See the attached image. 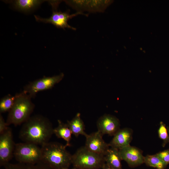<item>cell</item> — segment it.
<instances>
[{
    "mask_svg": "<svg viewBox=\"0 0 169 169\" xmlns=\"http://www.w3.org/2000/svg\"><path fill=\"white\" fill-rule=\"evenodd\" d=\"M119 119L115 116L105 114L100 117L97 122L98 131L102 135L114 136L120 129Z\"/></svg>",
    "mask_w": 169,
    "mask_h": 169,
    "instance_id": "30bf717a",
    "label": "cell"
},
{
    "mask_svg": "<svg viewBox=\"0 0 169 169\" xmlns=\"http://www.w3.org/2000/svg\"><path fill=\"white\" fill-rule=\"evenodd\" d=\"M105 163L114 169H122L119 150L110 147L104 156Z\"/></svg>",
    "mask_w": 169,
    "mask_h": 169,
    "instance_id": "2e32d148",
    "label": "cell"
},
{
    "mask_svg": "<svg viewBox=\"0 0 169 169\" xmlns=\"http://www.w3.org/2000/svg\"><path fill=\"white\" fill-rule=\"evenodd\" d=\"M105 163L104 156L90 151L84 146L72 155V164L74 169H100Z\"/></svg>",
    "mask_w": 169,
    "mask_h": 169,
    "instance_id": "277c9868",
    "label": "cell"
},
{
    "mask_svg": "<svg viewBox=\"0 0 169 169\" xmlns=\"http://www.w3.org/2000/svg\"><path fill=\"white\" fill-rule=\"evenodd\" d=\"M167 131H168V134L169 135V127H167Z\"/></svg>",
    "mask_w": 169,
    "mask_h": 169,
    "instance_id": "d4e9b609",
    "label": "cell"
},
{
    "mask_svg": "<svg viewBox=\"0 0 169 169\" xmlns=\"http://www.w3.org/2000/svg\"><path fill=\"white\" fill-rule=\"evenodd\" d=\"M66 3L77 12L86 11L91 13L103 12L113 0H64Z\"/></svg>",
    "mask_w": 169,
    "mask_h": 169,
    "instance_id": "ba28073f",
    "label": "cell"
},
{
    "mask_svg": "<svg viewBox=\"0 0 169 169\" xmlns=\"http://www.w3.org/2000/svg\"><path fill=\"white\" fill-rule=\"evenodd\" d=\"M15 99V96L8 94L2 98L0 101V114L7 112H9L13 105Z\"/></svg>",
    "mask_w": 169,
    "mask_h": 169,
    "instance_id": "ffe728a7",
    "label": "cell"
},
{
    "mask_svg": "<svg viewBox=\"0 0 169 169\" xmlns=\"http://www.w3.org/2000/svg\"><path fill=\"white\" fill-rule=\"evenodd\" d=\"M162 161L169 164V148L156 154Z\"/></svg>",
    "mask_w": 169,
    "mask_h": 169,
    "instance_id": "7402d4cb",
    "label": "cell"
},
{
    "mask_svg": "<svg viewBox=\"0 0 169 169\" xmlns=\"http://www.w3.org/2000/svg\"><path fill=\"white\" fill-rule=\"evenodd\" d=\"M45 0H16L4 1L6 3L13 4L14 8L19 11L28 12L36 8Z\"/></svg>",
    "mask_w": 169,
    "mask_h": 169,
    "instance_id": "5bb4252c",
    "label": "cell"
},
{
    "mask_svg": "<svg viewBox=\"0 0 169 169\" xmlns=\"http://www.w3.org/2000/svg\"><path fill=\"white\" fill-rule=\"evenodd\" d=\"M52 123L46 117L41 115L31 116L22 126L19 134L23 142L41 146L49 142L54 134Z\"/></svg>",
    "mask_w": 169,
    "mask_h": 169,
    "instance_id": "6da1fadb",
    "label": "cell"
},
{
    "mask_svg": "<svg viewBox=\"0 0 169 169\" xmlns=\"http://www.w3.org/2000/svg\"><path fill=\"white\" fill-rule=\"evenodd\" d=\"M103 136L98 131L88 135L85 147L90 151L104 156L110 147L103 139Z\"/></svg>",
    "mask_w": 169,
    "mask_h": 169,
    "instance_id": "8fae6325",
    "label": "cell"
},
{
    "mask_svg": "<svg viewBox=\"0 0 169 169\" xmlns=\"http://www.w3.org/2000/svg\"><path fill=\"white\" fill-rule=\"evenodd\" d=\"M13 155L19 163L35 164L42 162L41 148L26 142L16 144Z\"/></svg>",
    "mask_w": 169,
    "mask_h": 169,
    "instance_id": "5b68a950",
    "label": "cell"
},
{
    "mask_svg": "<svg viewBox=\"0 0 169 169\" xmlns=\"http://www.w3.org/2000/svg\"><path fill=\"white\" fill-rule=\"evenodd\" d=\"M68 146L56 142H48L41 146L42 162L52 169L69 168L72 155L66 150Z\"/></svg>",
    "mask_w": 169,
    "mask_h": 169,
    "instance_id": "7a4b0ae2",
    "label": "cell"
},
{
    "mask_svg": "<svg viewBox=\"0 0 169 169\" xmlns=\"http://www.w3.org/2000/svg\"><path fill=\"white\" fill-rule=\"evenodd\" d=\"M6 121H5L1 114L0 115V134L5 131L8 128Z\"/></svg>",
    "mask_w": 169,
    "mask_h": 169,
    "instance_id": "603a6c76",
    "label": "cell"
},
{
    "mask_svg": "<svg viewBox=\"0 0 169 169\" xmlns=\"http://www.w3.org/2000/svg\"><path fill=\"white\" fill-rule=\"evenodd\" d=\"M5 169H52L46 164L41 162L35 164L18 163H8L4 166Z\"/></svg>",
    "mask_w": 169,
    "mask_h": 169,
    "instance_id": "ac0fdd59",
    "label": "cell"
},
{
    "mask_svg": "<svg viewBox=\"0 0 169 169\" xmlns=\"http://www.w3.org/2000/svg\"><path fill=\"white\" fill-rule=\"evenodd\" d=\"M122 160H124L131 167L138 166L144 163V156L137 148L130 145L119 149Z\"/></svg>",
    "mask_w": 169,
    "mask_h": 169,
    "instance_id": "7c38bea8",
    "label": "cell"
},
{
    "mask_svg": "<svg viewBox=\"0 0 169 169\" xmlns=\"http://www.w3.org/2000/svg\"><path fill=\"white\" fill-rule=\"evenodd\" d=\"M49 2L52 7L53 12L52 15L49 18H45L34 15L35 19L37 21L51 23L58 28L65 29V28H67L76 30L75 28L72 27L68 24V21L69 19L79 14L87 16V15L80 12H77L74 13L70 14L69 10L65 12L58 11L57 9L61 1L51 0L49 1Z\"/></svg>",
    "mask_w": 169,
    "mask_h": 169,
    "instance_id": "8992f818",
    "label": "cell"
},
{
    "mask_svg": "<svg viewBox=\"0 0 169 169\" xmlns=\"http://www.w3.org/2000/svg\"><path fill=\"white\" fill-rule=\"evenodd\" d=\"M102 169H114L106 163L104 164Z\"/></svg>",
    "mask_w": 169,
    "mask_h": 169,
    "instance_id": "cb8c5ba5",
    "label": "cell"
},
{
    "mask_svg": "<svg viewBox=\"0 0 169 169\" xmlns=\"http://www.w3.org/2000/svg\"><path fill=\"white\" fill-rule=\"evenodd\" d=\"M144 163L148 166L157 169H164L168 165L156 154L147 155L144 156Z\"/></svg>",
    "mask_w": 169,
    "mask_h": 169,
    "instance_id": "d6986e66",
    "label": "cell"
},
{
    "mask_svg": "<svg viewBox=\"0 0 169 169\" xmlns=\"http://www.w3.org/2000/svg\"><path fill=\"white\" fill-rule=\"evenodd\" d=\"M12 130L8 127L0 134V166H4L9 163L13 155L16 144L13 138Z\"/></svg>",
    "mask_w": 169,
    "mask_h": 169,
    "instance_id": "9c48e42d",
    "label": "cell"
},
{
    "mask_svg": "<svg viewBox=\"0 0 169 169\" xmlns=\"http://www.w3.org/2000/svg\"><path fill=\"white\" fill-rule=\"evenodd\" d=\"M132 132L128 128L120 129L114 136L109 144L110 147L120 149L130 145Z\"/></svg>",
    "mask_w": 169,
    "mask_h": 169,
    "instance_id": "4fadbf2b",
    "label": "cell"
},
{
    "mask_svg": "<svg viewBox=\"0 0 169 169\" xmlns=\"http://www.w3.org/2000/svg\"><path fill=\"white\" fill-rule=\"evenodd\" d=\"M13 106L8 112L6 122L8 126L23 124L31 116L35 108L31 96L23 91L16 94Z\"/></svg>",
    "mask_w": 169,
    "mask_h": 169,
    "instance_id": "3957f363",
    "label": "cell"
},
{
    "mask_svg": "<svg viewBox=\"0 0 169 169\" xmlns=\"http://www.w3.org/2000/svg\"><path fill=\"white\" fill-rule=\"evenodd\" d=\"M69 169V168H63V169ZM74 169L73 168V169Z\"/></svg>",
    "mask_w": 169,
    "mask_h": 169,
    "instance_id": "484cf974",
    "label": "cell"
},
{
    "mask_svg": "<svg viewBox=\"0 0 169 169\" xmlns=\"http://www.w3.org/2000/svg\"><path fill=\"white\" fill-rule=\"evenodd\" d=\"M64 77V74L61 73L58 75L37 79L24 86L23 91L33 98L38 92L52 89L62 80Z\"/></svg>",
    "mask_w": 169,
    "mask_h": 169,
    "instance_id": "52a82bcc",
    "label": "cell"
},
{
    "mask_svg": "<svg viewBox=\"0 0 169 169\" xmlns=\"http://www.w3.org/2000/svg\"><path fill=\"white\" fill-rule=\"evenodd\" d=\"M58 126L54 129V134L58 138L64 140L67 142L66 144L69 146L72 134L71 131L67 123H64L59 120H58Z\"/></svg>",
    "mask_w": 169,
    "mask_h": 169,
    "instance_id": "e0dca14e",
    "label": "cell"
},
{
    "mask_svg": "<svg viewBox=\"0 0 169 169\" xmlns=\"http://www.w3.org/2000/svg\"><path fill=\"white\" fill-rule=\"evenodd\" d=\"M159 138L163 141L162 146H165L169 142V137L165 124L162 121L160 123V126L158 131Z\"/></svg>",
    "mask_w": 169,
    "mask_h": 169,
    "instance_id": "44dd1931",
    "label": "cell"
},
{
    "mask_svg": "<svg viewBox=\"0 0 169 169\" xmlns=\"http://www.w3.org/2000/svg\"><path fill=\"white\" fill-rule=\"evenodd\" d=\"M67 124L72 134L76 137L82 135L86 137L88 135L84 131L85 125L79 113H77L71 120H68Z\"/></svg>",
    "mask_w": 169,
    "mask_h": 169,
    "instance_id": "9a60e30c",
    "label": "cell"
}]
</instances>
